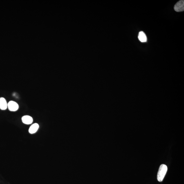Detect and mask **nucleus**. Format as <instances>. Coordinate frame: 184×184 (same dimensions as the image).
I'll return each mask as SVG.
<instances>
[{
    "mask_svg": "<svg viewBox=\"0 0 184 184\" xmlns=\"http://www.w3.org/2000/svg\"><path fill=\"white\" fill-rule=\"evenodd\" d=\"M138 38L139 41L141 42H145L147 41V38L145 33L142 31L139 33L138 35Z\"/></svg>",
    "mask_w": 184,
    "mask_h": 184,
    "instance_id": "0eeeda50",
    "label": "nucleus"
},
{
    "mask_svg": "<svg viewBox=\"0 0 184 184\" xmlns=\"http://www.w3.org/2000/svg\"><path fill=\"white\" fill-rule=\"evenodd\" d=\"M39 128V125L38 124L35 123L30 126L29 129V132L30 134H34L36 133Z\"/></svg>",
    "mask_w": 184,
    "mask_h": 184,
    "instance_id": "423d86ee",
    "label": "nucleus"
},
{
    "mask_svg": "<svg viewBox=\"0 0 184 184\" xmlns=\"http://www.w3.org/2000/svg\"><path fill=\"white\" fill-rule=\"evenodd\" d=\"M7 108L8 104L5 99L2 97L0 98V109L2 110H5Z\"/></svg>",
    "mask_w": 184,
    "mask_h": 184,
    "instance_id": "39448f33",
    "label": "nucleus"
},
{
    "mask_svg": "<svg viewBox=\"0 0 184 184\" xmlns=\"http://www.w3.org/2000/svg\"><path fill=\"white\" fill-rule=\"evenodd\" d=\"M22 119L23 123L26 125L32 124L33 122V119L32 117L27 115L23 116Z\"/></svg>",
    "mask_w": 184,
    "mask_h": 184,
    "instance_id": "20e7f679",
    "label": "nucleus"
},
{
    "mask_svg": "<svg viewBox=\"0 0 184 184\" xmlns=\"http://www.w3.org/2000/svg\"><path fill=\"white\" fill-rule=\"evenodd\" d=\"M167 170V167L165 164H162L160 167L157 174V180L159 182L162 181Z\"/></svg>",
    "mask_w": 184,
    "mask_h": 184,
    "instance_id": "f257e3e1",
    "label": "nucleus"
},
{
    "mask_svg": "<svg viewBox=\"0 0 184 184\" xmlns=\"http://www.w3.org/2000/svg\"><path fill=\"white\" fill-rule=\"evenodd\" d=\"M8 107L10 111L15 112L19 109V105L16 102L14 101H10L8 103Z\"/></svg>",
    "mask_w": 184,
    "mask_h": 184,
    "instance_id": "7ed1b4c3",
    "label": "nucleus"
},
{
    "mask_svg": "<svg viewBox=\"0 0 184 184\" xmlns=\"http://www.w3.org/2000/svg\"><path fill=\"white\" fill-rule=\"evenodd\" d=\"M176 11L179 12L183 11L184 10V1L183 0L180 1L178 2L174 6V7Z\"/></svg>",
    "mask_w": 184,
    "mask_h": 184,
    "instance_id": "f03ea898",
    "label": "nucleus"
}]
</instances>
